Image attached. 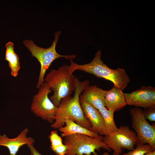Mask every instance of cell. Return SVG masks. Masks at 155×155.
Masks as SVG:
<instances>
[{"label": "cell", "mask_w": 155, "mask_h": 155, "mask_svg": "<svg viewBox=\"0 0 155 155\" xmlns=\"http://www.w3.org/2000/svg\"><path fill=\"white\" fill-rule=\"evenodd\" d=\"M107 92V90L96 86H91L84 90L81 95L84 100L98 110L105 106L104 99Z\"/></svg>", "instance_id": "cell-12"}, {"label": "cell", "mask_w": 155, "mask_h": 155, "mask_svg": "<svg viewBox=\"0 0 155 155\" xmlns=\"http://www.w3.org/2000/svg\"><path fill=\"white\" fill-rule=\"evenodd\" d=\"M136 145V147L134 149L121 155H144L149 152L153 151L148 144H141L138 143Z\"/></svg>", "instance_id": "cell-17"}, {"label": "cell", "mask_w": 155, "mask_h": 155, "mask_svg": "<svg viewBox=\"0 0 155 155\" xmlns=\"http://www.w3.org/2000/svg\"><path fill=\"white\" fill-rule=\"evenodd\" d=\"M28 129L26 128L21 131L16 137L10 138L5 134L0 135V146L7 147L9 150L10 155H16L20 148L24 145L33 144L34 139L28 137Z\"/></svg>", "instance_id": "cell-11"}, {"label": "cell", "mask_w": 155, "mask_h": 155, "mask_svg": "<svg viewBox=\"0 0 155 155\" xmlns=\"http://www.w3.org/2000/svg\"><path fill=\"white\" fill-rule=\"evenodd\" d=\"M98 110L102 117L104 123V129L99 135H107L117 131L118 128L115 124L113 117L115 110H108L105 106Z\"/></svg>", "instance_id": "cell-16"}, {"label": "cell", "mask_w": 155, "mask_h": 155, "mask_svg": "<svg viewBox=\"0 0 155 155\" xmlns=\"http://www.w3.org/2000/svg\"><path fill=\"white\" fill-rule=\"evenodd\" d=\"M90 85L88 80L81 81L75 77L74 96L61 100L54 117V121L51 125L52 128L59 129L64 126L65 121L68 119H71L76 123L88 129L91 127L90 122L84 115L80 101L81 93Z\"/></svg>", "instance_id": "cell-1"}, {"label": "cell", "mask_w": 155, "mask_h": 155, "mask_svg": "<svg viewBox=\"0 0 155 155\" xmlns=\"http://www.w3.org/2000/svg\"><path fill=\"white\" fill-rule=\"evenodd\" d=\"M144 155H155V151L153 150L146 153Z\"/></svg>", "instance_id": "cell-22"}, {"label": "cell", "mask_w": 155, "mask_h": 155, "mask_svg": "<svg viewBox=\"0 0 155 155\" xmlns=\"http://www.w3.org/2000/svg\"><path fill=\"white\" fill-rule=\"evenodd\" d=\"M13 46V43L11 42L6 44L5 60L8 63L11 75L16 77L20 69V63L19 56L14 51Z\"/></svg>", "instance_id": "cell-15"}, {"label": "cell", "mask_w": 155, "mask_h": 155, "mask_svg": "<svg viewBox=\"0 0 155 155\" xmlns=\"http://www.w3.org/2000/svg\"><path fill=\"white\" fill-rule=\"evenodd\" d=\"M81 95L80 101L84 113L91 124V127L88 129L100 134L104 128L102 117L99 111L84 100Z\"/></svg>", "instance_id": "cell-10"}, {"label": "cell", "mask_w": 155, "mask_h": 155, "mask_svg": "<svg viewBox=\"0 0 155 155\" xmlns=\"http://www.w3.org/2000/svg\"><path fill=\"white\" fill-rule=\"evenodd\" d=\"M52 150L56 155H65L67 153V147L63 144L58 147L53 149Z\"/></svg>", "instance_id": "cell-20"}, {"label": "cell", "mask_w": 155, "mask_h": 155, "mask_svg": "<svg viewBox=\"0 0 155 155\" xmlns=\"http://www.w3.org/2000/svg\"><path fill=\"white\" fill-rule=\"evenodd\" d=\"M63 137L75 134H84L92 137L102 140L103 136L99 134L93 132L88 129L83 127L76 123L71 119H68L65 122V125L59 129Z\"/></svg>", "instance_id": "cell-14"}, {"label": "cell", "mask_w": 155, "mask_h": 155, "mask_svg": "<svg viewBox=\"0 0 155 155\" xmlns=\"http://www.w3.org/2000/svg\"><path fill=\"white\" fill-rule=\"evenodd\" d=\"M38 89L37 93L33 97L30 109L36 116L49 123H53L57 107L53 103L48 97L51 90L45 82Z\"/></svg>", "instance_id": "cell-7"}, {"label": "cell", "mask_w": 155, "mask_h": 155, "mask_svg": "<svg viewBox=\"0 0 155 155\" xmlns=\"http://www.w3.org/2000/svg\"><path fill=\"white\" fill-rule=\"evenodd\" d=\"M49 138L51 143L50 148L52 150L63 144L62 139L59 135L57 130L51 131Z\"/></svg>", "instance_id": "cell-18"}, {"label": "cell", "mask_w": 155, "mask_h": 155, "mask_svg": "<svg viewBox=\"0 0 155 155\" xmlns=\"http://www.w3.org/2000/svg\"><path fill=\"white\" fill-rule=\"evenodd\" d=\"M93 154H94V155H99L95 152ZM102 155H110V154L108 153L107 152H104L102 154Z\"/></svg>", "instance_id": "cell-23"}, {"label": "cell", "mask_w": 155, "mask_h": 155, "mask_svg": "<svg viewBox=\"0 0 155 155\" xmlns=\"http://www.w3.org/2000/svg\"><path fill=\"white\" fill-rule=\"evenodd\" d=\"M127 105L146 108L155 106V88L142 86L130 93H125Z\"/></svg>", "instance_id": "cell-9"}, {"label": "cell", "mask_w": 155, "mask_h": 155, "mask_svg": "<svg viewBox=\"0 0 155 155\" xmlns=\"http://www.w3.org/2000/svg\"><path fill=\"white\" fill-rule=\"evenodd\" d=\"M30 155H33L31 153Z\"/></svg>", "instance_id": "cell-24"}, {"label": "cell", "mask_w": 155, "mask_h": 155, "mask_svg": "<svg viewBox=\"0 0 155 155\" xmlns=\"http://www.w3.org/2000/svg\"><path fill=\"white\" fill-rule=\"evenodd\" d=\"M69 66L65 65L52 69L44 78V82L54 92L49 98L57 107L62 99L70 96L75 89V77L69 71Z\"/></svg>", "instance_id": "cell-3"}, {"label": "cell", "mask_w": 155, "mask_h": 155, "mask_svg": "<svg viewBox=\"0 0 155 155\" xmlns=\"http://www.w3.org/2000/svg\"><path fill=\"white\" fill-rule=\"evenodd\" d=\"M143 113L146 120L148 119L150 121H155V106L145 108L143 111Z\"/></svg>", "instance_id": "cell-19"}, {"label": "cell", "mask_w": 155, "mask_h": 155, "mask_svg": "<svg viewBox=\"0 0 155 155\" xmlns=\"http://www.w3.org/2000/svg\"><path fill=\"white\" fill-rule=\"evenodd\" d=\"M101 52L99 50L92 60L87 64L80 65L75 63L72 59H69V71L71 73L78 70L94 75L112 82L115 87L124 90L130 82V78L125 70L118 67L113 69L109 67L101 59Z\"/></svg>", "instance_id": "cell-2"}, {"label": "cell", "mask_w": 155, "mask_h": 155, "mask_svg": "<svg viewBox=\"0 0 155 155\" xmlns=\"http://www.w3.org/2000/svg\"><path fill=\"white\" fill-rule=\"evenodd\" d=\"M102 140L113 150V155H121L125 149L133 150L138 143L135 133L127 125L121 126L116 132L104 136Z\"/></svg>", "instance_id": "cell-6"}, {"label": "cell", "mask_w": 155, "mask_h": 155, "mask_svg": "<svg viewBox=\"0 0 155 155\" xmlns=\"http://www.w3.org/2000/svg\"><path fill=\"white\" fill-rule=\"evenodd\" d=\"M64 137V144L67 147L66 155H91L101 148L111 151L102 140L85 134H75Z\"/></svg>", "instance_id": "cell-5"}, {"label": "cell", "mask_w": 155, "mask_h": 155, "mask_svg": "<svg viewBox=\"0 0 155 155\" xmlns=\"http://www.w3.org/2000/svg\"><path fill=\"white\" fill-rule=\"evenodd\" d=\"M61 31L55 33V38L51 45L47 48L39 47L35 44L32 40H24L23 43L31 53L32 56L36 58L40 65V69L36 88H38L44 82V75L46 70L52 63L55 59L64 58L66 59H74L76 55H62L58 53L55 48Z\"/></svg>", "instance_id": "cell-4"}, {"label": "cell", "mask_w": 155, "mask_h": 155, "mask_svg": "<svg viewBox=\"0 0 155 155\" xmlns=\"http://www.w3.org/2000/svg\"><path fill=\"white\" fill-rule=\"evenodd\" d=\"M104 104L105 107L107 109H112L115 111L121 109L127 105L122 90L114 86L107 90Z\"/></svg>", "instance_id": "cell-13"}, {"label": "cell", "mask_w": 155, "mask_h": 155, "mask_svg": "<svg viewBox=\"0 0 155 155\" xmlns=\"http://www.w3.org/2000/svg\"><path fill=\"white\" fill-rule=\"evenodd\" d=\"M27 145L30 149L31 152L33 155H42L35 148L33 144H29Z\"/></svg>", "instance_id": "cell-21"}, {"label": "cell", "mask_w": 155, "mask_h": 155, "mask_svg": "<svg viewBox=\"0 0 155 155\" xmlns=\"http://www.w3.org/2000/svg\"><path fill=\"white\" fill-rule=\"evenodd\" d=\"M131 117V127L135 131L138 143L141 144H147L153 150H155V125H151L145 119L143 111L139 107L130 109Z\"/></svg>", "instance_id": "cell-8"}]
</instances>
